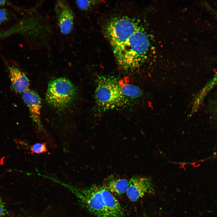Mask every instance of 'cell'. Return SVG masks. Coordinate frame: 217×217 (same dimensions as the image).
Returning <instances> with one entry per match:
<instances>
[{"label":"cell","instance_id":"e0dca14e","mask_svg":"<svg viewBox=\"0 0 217 217\" xmlns=\"http://www.w3.org/2000/svg\"><path fill=\"white\" fill-rule=\"evenodd\" d=\"M6 3V2L5 1L0 0V6L4 5Z\"/></svg>","mask_w":217,"mask_h":217},{"label":"cell","instance_id":"30bf717a","mask_svg":"<svg viewBox=\"0 0 217 217\" xmlns=\"http://www.w3.org/2000/svg\"><path fill=\"white\" fill-rule=\"evenodd\" d=\"M217 85V70L213 77L200 90L196 96L193 102L190 114L196 112L208 93Z\"/></svg>","mask_w":217,"mask_h":217},{"label":"cell","instance_id":"9c48e42d","mask_svg":"<svg viewBox=\"0 0 217 217\" xmlns=\"http://www.w3.org/2000/svg\"><path fill=\"white\" fill-rule=\"evenodd\" d=\"M8 68L12 87L14 91L22 94L28 89L29 81L25 73L15 65H9Z\"/></svg>","mask_w":217,"mask_h":217},{"label":"cell","instance_id":"5bb4252c","mask_svg":"<svg viewBox=\"0 0 217 217\" xmlns=\"http://www.w3.org/2000/svg\"><path fill=\"white\" fill-rule=\"evenodd\" d=\"M30 150L32 154H39L46 152L47 149L46 143H37L31 147Z\"/></svg>","mask_w":217,"mask_h":217},{"label":"cell","instance_id":"d6986e66","mask_svg":"<svg viewBox=\"0 0 217 217\" xmlns=\"http://www.w3.org/2000/svg\"><path fill=\"white\" fill-rule=\"evenodd\" d=\"M214 14L215 15V17L217 19V12H214Z\"/></svg>","mask_w":217,"mask_h":217},{"label":"cell","instance_id":"ac0fdd59","mask_svg":"<svg viewBox=\"0 0 217 217\" xmlns=\"http://www.w3.org/2000/svg\"><path fill=\"white\" fill-rule=\"evenodd\" d=\"M215 112L217 117V104L215 106Z\"/></svg>","mask_w":217,"mask_h":217},{"label":"cell","instance_id":"ba28073f","mask_svg":"<svg viewBox=\"0 0 217 217\" xmlns=\"http://www.w3.org/2000/svg\"><path fill=\"white\" fill-rule=\"evenodd\" d=\"M99 188L108 217H123L124 210L118 200L104 186H99Z\"/></svg>","mask_w":217,"mask_h":217},{"label":"cell","instance_id":"5b68a950","mask_svg":"<svg viewBox=\"0 0 217 217\" xmlns=\"http://www.w3.org/2000/svg\"><path fill=\"white\" fill-rule=\"evenodd\" d=\"M54 10L58 24L61 33L68 35L72 32L74 24V14L69 4L64 0H58Z\"/></svg>","mask_w":217,"mask_h":217},{"label":"cell","instance_id":"8992f818","mask_svg":"<svg viewBox=\"0 0 217 217\" xmlns=\"http://www.w3.org/2000/svg\"><path fill=\"white\" fill-rule=\"evenodd\" d=\"M154 193V189L151 179L145 177H135L131 179L126 192L128 198L135 202L146 194Z\"/></svg>","mask_w":217,"mask_h":217},{"label":"cell","instance_id":"6da1fadb","mask_svg":"<svg viewBox=\"0 0 217 217\" xmlns=\"http://www.w3.org/2000/svg\"><path fill=\"white\" fill-rule=\"evenodd\" d=\"M109 41L118 66L127 71L140 65L149 46L147 35L133 21H127L117 27L110 35Z\"/></svg>","mask_w":217,"mask_h":217},{"label":"cell","instance_id":"9a60e30c","mask_svg":"<svg viewBox=\"0 0 217 217\" xmlns=\"http://www.w3.org/2000/svg\"><path fill=\"white\" fill-rule=\"evenodd\" d=\"M8 214L5 203L0 197V217H2Z\"/></svg>","mask_w":217,"mask_h":217},{"label":"cell","instance_id":"8fae6325","mask_svg":"<svg viewBox=\"0 0 217 217\" xmlns=\"http://www.w3.org/2000/svg\"><path fill=\"white\" fill-rule=\"evenodd\" d=\"M119 83L125 105L128 104L130 101L142 96V91L137 86L124 82L122 80H119Z\"/></svg>","mask_w":217,"mask_h":217},{"label":"cell","instance_id":"277c9868","mask_svg":"<svg viewBox=\"0 0 217 217\" xmlns=\"http://www.w3.org/2000/svg\"><path fill=\"white\" fill-rule=\"evenodd\" d=\"M71 190L87 210L97 217H108L105 207L99 186Z\"/></svg>","mask_w":217,"mask_h":217},{"label":"cell","instance_id":"7c38bea8","mask_svg":"<svg viewBox=\"0 0 217 217\" xmlns=\"http://www.w3.org/2000/svg\"><path fill=\"white\" fill-rule=\"evenodd\" d=\"M128 184L127 179L119 178L110 181L104 186L112 194L120 195L126 193Z\"/></svg>","mask_w":217,"mask_h":217},{"label":"cell","instance_id":"2e32d148","mask_svg":"<svg viewBox=\"0 0 217 217\" xmlns=\"http://www.w3.org/2000/svg\"><path fill=\"white\" fill-rule=\"evenodd\" d=\"M8 17L7 11L4 8H0V24L6 21Z\"/></svg>","mask_w":217,"mask_h":217},{"label":"cell","instance_id":"4fadbf2b","mask_svg":"<svg viewBox=\"0 0 217 217\" xmlns=\"http://www.w3.org/2000/svg\"><path fill=\"white\" fill-rule=\"evenodd\" d=\"M100 3L98 0H77L75 3L77 7L82 10H87Z\"/></svg>","mask_w":217,"mask_h":217},{"label":"cell","instance_id":"7a4b0ae2","mask_svg":"<svg viewBox=\"0 0 217 217\" xmlns=\"http://www.w3.org/2000/svg\"><path fill=\"white\" fill-rule=\"evenodd\" d=\"M119 80L108 75L97 77L95 98L99 111L104 112L125 105Z\"/></svg>","mask_w":217,"mask_h":217},{"label":"cell","instance_id":"52a82bcc","mask_svg":"<svg viewBox=\"0 0 217 217\" xmlns=\"http://www.w3.org/2000/svg\"><path fill=\"white\" fill-rule=\"evenodd\" d=\"M22 97L29 109L32 119L40 125L42 106L40 96L35 91L28 89L22 94Z\"/></svg>","mask_w":217,"mask_h":217},{"label":"cell","instance_id":"3957f363","mask_svg":"<svg viewBox=\"0 0 217 217\" xmlns=\"http://www.w3.org/2000/svg\"><path fill=\"white\" fill-rule=\"evenodd\" d=\"M76 94V89L71 82L65 77H60L49 82L46 99L50 105L61 110L72 103Z\"/></svg>","mask_w":217,"mask_h":217}]
</instances>
